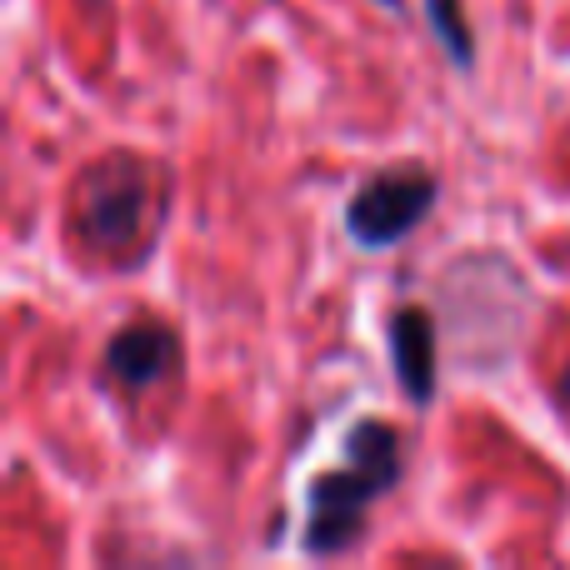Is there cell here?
Masks as SVG:
<instances>
[{
	"mask_svg": "<svg viewBox=\"0 0 570 570\" xmlns=\"http://www.w3.org/2000/svg\"><path fill=\"white\" fill-rule=\"evenodd\" d=\"M441 180L421 166H385L345 200V236L361 250H391L431 220Z\"/></svg>",
	"mask_w": 570,
	"mask_h": 570,
	"instance_id": "cell-2",
	"label": "cell"
},
{
	"mask_svg": "<svg viewBox=\"0 0 570 570\" xmlns=\"http://www.w3.org/2000/svg\"><path fill=\"white\" fill-rule=\"evenodd\" d=\"M401 435L385 421H361L345 435L341 465L321 471L305 491V556H345L365 541V521L381 495L401 485Z\"/></svg>",
	"mask_w": 570,
	"mask_h": 570,
	"instance_id": "cell-1",
	"label": "cell"
},
{
	"mask_svg": "<svg viewBox=\"0 0 570 570\" xmlns=\"http://www.w3.org/2000/svg\"><path fill=\"white\" fill-rule=\"evenodd\" d=\"M180 361V341L170 325L160 321H140V325H126L106 341V355H100V371L116 391L126 395H140L150 385H160Z\"/></svg>",
	"mask_w": 570,
	"mask_h": 570,
	"instance_id": "cell-5",
	"label": "cell"
},
{
	"mask_svg": "<svg viewBox=\"0 0 570 570\" xmlns=\"http://www.w3.org/2000/svg\"><path fill=\"white\" fill-rule=\"evenodd\" d=\"M385 351L401 395L425 411L441 391V355H435V315L425 305H395L385 321Z\"/></svg>",
	"mask_w": 570,
	"mask_h": 570,
	"instance_id": "cell-4",
	"label": "cell"
},
{
	"mask_svg": "<svg viewBox=\"0 0 570 570\" xmlns=\"http://www.w3.org/2000/svg\"><path fill=\"white\" fill-rule=\"evenodd\" d=\"M381 10H391V16H405V0H375Z\"/></svg>",
	"mask_w": 570,
	"mask_h": 570,
	"instance_id": "cell-7",
	"label": "cell"
},
{
	"mask_svg": "<svg viewBox=\"0 0 570 570\" xmlns=\"http://www.w3.org/2000/svg\"><path fill=\"white\" fill-rule=\"evenodd\" d=\"M150 220V170L130 156L96 160L76 180V230L90 250H126Z\"/></svg>",
	"mask_w": 570,
	"mask_h": 570,
	"instance_id": "cell-3",
	"label": "cell"
},
{
	"mask_svg": "<svg viewBox=\"0 0 570 570\" xmlns=\"http://www.w3.org/2000/svg\"><path fill=\"white\" fill-rule=\"evenodd\" d=\"M425 26L441 40V56L451 60L455 70L475 66V30H471V20H465L461 0H425Z\"/></svg>",
	"mask_w": 570,
	"mask_h": 570,
	"instance_id": "cell-6",
	"label": "cell"
}]
</instances>
